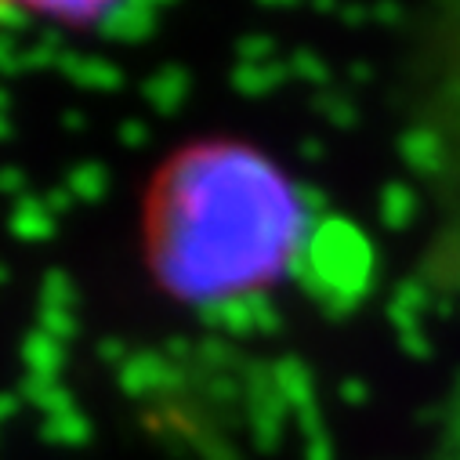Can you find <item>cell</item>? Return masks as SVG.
<instances>
[{
    "label": "cell",
    "mask_w": 460,
    "mask_h": 460,
    "mask_svg": "<svg viewBox=\"0 0 460 460\" xmlns=\"http://www.w3.org/2000/svg\"><path fill=\"white\" fill-rule=\"evenodd\" d=\"M308 243L305 189L251 142H189L142 196L146 269L167 297L199 312L265 297L297 272Z\"/></svg>",
    "instance_id": "1"
},
{
    "label": "cell",
    "mask_w": 460,
    "mask_h": 460,
    "mask_svg": "<svg viewBox=\"0 0 460 460\" xmlns=\"http://www.w3.org/2000/svg\"><path fill=\"white\" fill-rule=\"evenodd\" d=\"M174 377V363L167 352H131L128 363L117 370V385L128 395H149L156 388H164Z\"/></svg>",
    "instance_id": "2"
},
{
    "label": "cell",
    "mask_w": 460,
    "mask_h": 460,
    "mask_svg": "<svg viewBox=\"0 0 460 460\" xmlns=\"http://www.w3.org/2000/svg\"><path fill=\"white\" fill-rule=\"evenodd\" d=\"M55 210L48 207L44 196H22L12 203V214H8V228L12 236L22 240V243H44L51 240L55 233Z\"/></svg>",
    "instance_id": "3"
},
{
    "label": "cell",
    "mask_w": 460,
    "mask_h": 460,
    "mask_svg": "<svg viewBox=\"0 0 460 460\" xmlns=\"http://www.w3.org/2000/svg\"><path fill=\"white\" fill-rule=\"evenodd\" d=\"M189 87H192V80H189L185 66H160L142 84V94L153 105V112H160V117H174V112L185 105V98H189Z\"/></svg>",
    "instance_id": "4"
},
{
    "label": "cell",
    "mask_w": 460,
    "mask_h": 460,
    "mask_svg": "<svg viewBox=\"0 0 460 460\" xmlns=\"http://www.w3.org/2000/svg\"><path fill=\"white\" fill-rule=\"evenodd\" d=\"M58 69L76 84V87H87V91H117L124 84V73L112 66L109 58H98V55H76V51H66Z\"/></svg>",
    "instance_id": "5"
},
{
    "label": "cell",
    "mask_w": 460,
    "mask_h": 460,
    "mask_svg": "<svg viewBox=\"0 0 460 460\" xmlns=\"http://www.w3.org/2000/svg\"><path fill=\"white\" fill-rule=\"evenodd\" d=\"M22 363H26V377L58 381L62 377V367H66V344L55 341L44 330H33L22 341Z\"/></svg>",
    "instance_id": "6"
},
{
    "label": "cell",
    "mask_w": 460,
    "mask_h": 460,
    "mask_svg": "<svg viewBox=\"0 0 460 460\" xmlns=\"http://www.w3.org/2000/svg\"><path fill=\"white\" fill-rule=\"evenodd\" d=\"M153 30H156V8L153 4H112L109 19L102 26V37L135 44V40H146Z\"/></svg>",
    "instance_id": "7"
},
{
    "label": "cell",
    "mask_w": 460,
    "mask_h": 460,
    "mask_svg": "<svg viewBox=\"0 0 460 460\" xmlns=\"http://www.w3.org/2000/svg\"><path fill=\"white\" fill-rule=\"evenodd\" d=\"M261 312H269L265 297H240V301H225V305H214L203 312V323L225 330V333H247L254 330L261 319Z\"/></svg>",
    "instance_id": "8"
},
{
    "label": "cell",
    "mask_w": 460,
    "mask_h": 460,
    "mask_svg": "<svg viewBox=\"0 0 460 460\" xmlns=\"http://www.w3.org/2000/svg\"><path fill=\"white\" fill-rule=\"evenodd\" d=\"M26 19H48L62 30H94L102 33L112 4H62V8H22Z\"/></svg>",
    "instance_id": "9"
},
{
    "label": "cell",
    "mask_w": 460,
    "mask_h": 460,
    "mask_svg": "<svg viewBox=\"0 0 460 460\" xmlns=\"http://www.w3.org/2000/svg\"><path fill=\"white\" fill-rule=\"evenodd\" d=\"M105 189H109V171L102 164H91L87 160V164H76L66 174V192L73 199H80V203H102Z\"/></svg>",
    "instance_id": "10"
},
{
    "label": "cell",
    "mask_w": 460,
    "mask_h": 460,
    "mask_svg": "<svg viewBox=\"0 0 460 460\" xmlns=\"http://www.w3.org/2000/svg\"><path fill=\"white\" fill-rule=\"evenodd\" d=\"M44 438H48V442H58V446H80V442L91 438V424H87V417L73 406V410H62V413L44 417Z\"/></svg>",
    "instance_id": "11"
},
{
    "label": "cell",
    "mask_w": 460,
    "mask_h": 460,
    "mask_svg": "<svg viewBox=\"0 0 460 460\" xmlns=\"http://www.w3.org/2000/svg\"><path fill=\"white\" fill-rule=\"evenodd\" d=\"M76 305V287L62 269L44 272L40 279V312H73Z\"/></svg>",
    "instance_id": "12"
},
{
    "label": "cell",
    "mask_w": 460,
    "mask_h": 460,
    "mask_svg": "<svg viewBox=\"0 0 460 460\" xmlns=\"http://www.w3.org/2000/svg\"><path fill=\"white\" fill-rule=\"evenodd\" d=\"M40 330L66 344L76 333V312H40Z\"/></svg>",
    "instance_id": "13"
},
{
    "label": "cell",
    "mask_w": 460,
    "mask_h": 460,
    "mask_svg": "<svg viewBox=\"0 0 460 460\" xmlns=\"http://www.w3.org/2000/svg\"><path fill=\"white\" fill-rule=\"evenodd\" d=\"M117 138H120V146H128V149H146V146L153 142V131H149L146 120L128 117V120L117 128Z\"/></svg>",
    "instance_id": "14"
},
{
    "label": "cell",
    "mask_w": 460,
    "mask_h": 460,
    "mask_svg": "<svg viewBox=\"0 0 460 460\" xmlns=\"http://www.w3.org/2000/svg\"><path fill=\"white\" fill-rule=\"evenodd\" d=\"M22 51H26V48H19V40H15L12 33L0 30V73H22V69H26Z\"/></svg>",
    "instance_id": "15"
},
{
    "label": "cell",
    "mask_w": 460,
    "mask_h": 460,
    "mask_svg": "<svg viewBox=\"0 0 460 460\" xmlns=\"http://www.w3.org/2000/svg\"><path fill=\"white\" fill-rule=\"evenodd\" d=\"M0 192L12 196V199H22L26 196V174L19 167H0Z\"/></svg>",
    "instance_id": "16"
},
{
    "label": "cell",
    "mask_w": 460,
    "mask_h": 460,
    "mask_svg": "<svg viewBox=\"0 0 460 460\" xmlns=\"http://www.w3.org/2000/svg\"><path fill=\"white\" fill-rule=\"evenodd\" d=\"M44 199H48V207H51V210H55V217H58V214H66V210H69V199H73V196H69L66 189H51Z\"/></svg>",
    "instance_id": "17"
},
{
    "label": "cell",
    "mask_w": 460,
    "mask_h": 460,
    "mask_svg": "<svg viewBox=\"0 0 460 460\" xmlns=\"http://www.w3.org/2000/svg\"><path fill=\"white\" fill-rule=\"evenodd\" d=\"M12 135V120H8V94L0 91V138Z\"/></svg>",
    "instance_id": "18"
},
{
    "label": "cell",
    "mask_w": 460,
    "mask_h": 460,
    "mask_svg": "<svg viewBox=\"0 0 460 460\" xmlns=\"http://www.w3.org/2000/svg\"><path fill=\"white\" fill-rule=\"evenodd\" d=\"M15 410H19V399H15V395H0V424H4Z\"/></svg>",
    "instance_id": "19"
},
{
    "label": "cell",
    "mask_w": 460,
    "mask_h": 460,
    "mask_svg": "<svg viewBox=\"0 0 460 460\" xmlns=\"http://www.w3.org/2000/svg\"><path fill=\"white\" fill-rule=\"evenodd\" d=\"M62 124H66V128H73V131H76V128H84V112L69 109V112H66V117H62Z\"/></svg>",
    "instance_id": "20"
}]
</instances>
